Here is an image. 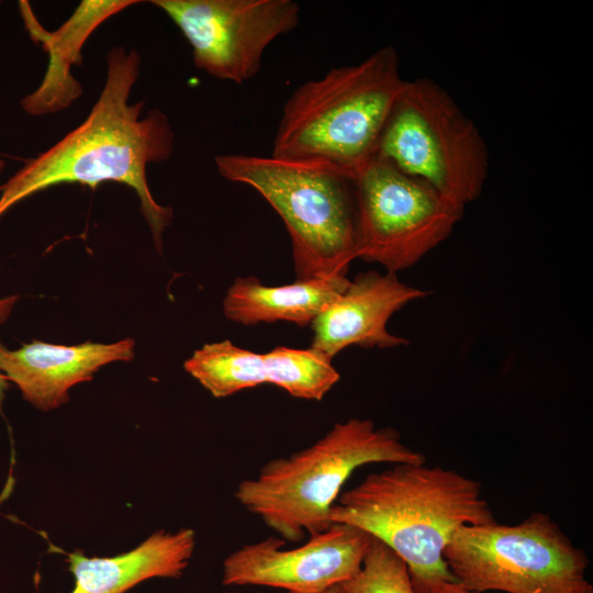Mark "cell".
Here are the masks:
<instances>
[{
  "label": "cell",
  "instance_id": "cell-1",
  "mask_svg": "<svg viewBox=\"0 0 593 593\" xmlns=\"http://www.w3.org/2000/svg\"><path fill=\"white\" fill-rule=\"evenodd\" d=\"M139 68L135 48L115 46L109 51L105 82L89 115L0 186V219L20 201L53 186L94 188L107 181L121 182L137 193L155 247L161 253L172 210L154 199L146 169L148 164L171 156L175 135L163 111L152 109L142 118L144 101L130 104Z\"/></svg>",
  "mask_w": 593,
  "mask_h": 593
},
{
  "label": "cell",
  "instance_id": "cell-2",
  "mask_svg": "<svg viewBox=\"0 0 593 593\" xmlns=\"http://www.w3.org/2000/svg\"><path fill=\"white\" fill-rule=\"evenodd\" d=\"M329 516L391 548L405 562L415 593L457 582L443 553L459 527L496 523L479 481L410 462L370 473L342 492Z\"/></svg>",
  "mask_w": 593,
  "mask_h": 593
},
{
  "label": "cell",
  "instance_id": "cell-3",
  "mask_svg": "<svg viewBox=\"0 0 593 593\" xmlns=\"http://www.w3.org/2000/svg\"><path fill=\"white\" fill-rule=\"evenodd\" d=\"M425 463L391 427L369 418L338 422L311 446L266 462L235 489V500L286 542L326 530L332 506L353 472L369 463Z\"/></svg>",
  "mask_w": 593,
  "mask_h": 593
},
{
  "label": "cell",
  "instance_id": "cell-4",
  "mask_svg": "<svg viewBox=\"0 0 593 593\" xmlns=\"http://www.w3.org/2000/svg\"><path fill=\"white\" fill-rule=\"evenodd\" d=\"M403 82L396 49L385 46L302 83L282 108L271 156L325 163L356 178L376 156Z\"/></svg>",
  "mask_w": 593,
  "mask_h": 593
},
{
  "label": "cell",
  "instance_id": "cell-5",
  "mask_svg": "<svg viewBox=\"0 0 593 593\" xmlns=\"http://www.w3.org/2000/svg\"><path fill=\"white\" fill-rule=\"evenodd\" d=\"M219 174L255 189L291 237L296 280L347 277L357 254L355 178L321 161L223 154Z\"/></svg>",
  "mask_w": 593,
  "mask_h": 593
},
{
  "label": "cell",
  "instance_id": "cell-6",
  "mask_svg": "<svg viewBox=\"0 0 593 593\" xmlns=\"http://www.w3.org/2000/svg\"><path fill=\"white\" fill-rule=\"evenodd\" d=\"M374 158L466 209L489 175L486 143L451 94L429 78L404 80Z\"/></svg>",
  "mask_w": 593,
  "mask_h": 593
},
{
  "label": "cell",
  "instance_id": "cell-7",
  "mask_svg": "<svg viewBox=\"0 0 593 593\" xmlns=\"http://www.w3.org/2000/svg\"><path fill=\"white\" fill-rule=\"evenodd\" d=\"M443 556L456 581L478 593H593L584 550L541 512L515 525L459 527Z\"/></svg>",
  "mask_w": 593,
  "mask_h": 593
},
{
  "label": "cell",
  "instance_id": "cell-8",
  "mask_svg": "<svg viewBox=\"0 0 593 593\" xmlns=\"http://www.w3.org/2000/svg\"><path fill=\"white\" fill-rule=\"evenodd\" d=\"M357 254L398 273L452 233L465 209L427 183L373 158L355 178Z\"/></svg>",
  "mask_w": 593,
  "mask_h": 593
},
{
  "label": "cell",
  "instance_id": "cell-9",
  "mask_svg": "<svg viewBox=\"0 0 593 593\" xmlns=\"http://www.w3.org/2000/svg\"><path fill=\"white\" fill-rule=\"evenodd\" d=\"M192 48L197 68L220 80L255 77L267 47L292 32L301 8L292 0H154Z\"/></svg>",
  "mask_w": 593,
  "mask_h": 593
},
{
  "label": "cell",
  "instance_id": "cell-10",
  "mask_svg": "<svg viewBox=\"0 0 593 593\" xmlns=\"http://www.w3.org/2000/svg\"><path fill=\"white\" fill-rule=\"evenodd\" d=\"M371 538L357 527L339 523L295 548L284 549L283 539L270 536L230 553L223 562L222 584L321 592L343 584L360 570Z\"/></svg>",
  "mask_w": 593,
  "mask_h": 593
},
{
  "label": "cell",
  "instance_id": "cell-11",
  "mask_svg": "<svg viewBox=\"0 0 593 593\" xmlns=\"http://www.w3.org/2000/svg\"><path fill=\"white\" fill-rule=\"evenodd\" d=\"M427 294L403 283L393 272L359 273L312 322L311 347L333 359L353 345L380 349L406 345V338L388 331V322L402 307Z\"/></svg>",
  "mask_w": 593,
  "mask_h": 593
},
{
  "label": "cell",
  "instance_id": "cell-12",
  "mask_svg": "<svg viewBox=\"0 0 593 593\" xmlns=\"http://www.w3.org/2000/svg\"><path fill=\"white\" fill-rule=\"evenodd\" d=\"M134 347L131 338L75 346L33 340L11 350L0 340V371L27 402L41 411H51L68 401L71 387L91 380L101 367L132 360Z\"/></svg>",
  "mask_w": 593,
  "mask_h": 593
},
{
  "label": "cell",
  "instance_id": "cell-13",
  "mask_svg": "<svg viewBox=\"0 0 593 593\" xmlns=\"http://www.w3.org/2000/svg\"><path fill=\"white\" fill-rule=\"evenodd\" d=\"M135 0H85L57 30H45L26 1L20 2L21 15L31 38L48 55V64L38 88L21 100L31 115H46L68 108L81 92L71 67L82 63L81 49L93 31L110 16L137 3Z\"/></svg>",
  "mask_w": 593,
  "mask_h": 593
},
{
  "label": "cell",
  "instance_id": "cell-14",
  "mask_svg": "<svg viewBox=\"0 0 593 593\" xmlns=\"http://www.w3.org/2000/svg\"><path fill=\"white\" fill-rule=\"evenodd\" d=\"M195 534L191 528L176 533L159 530L135 549L111 558H88L79 552L68 555L75 578L70 593H124L150 578L182 575L192 557Z\"/></svg>",
  "mask_w": 593,
  "mask_h": 593
},
{
  "label": "cell",
  "instance_id": "cell-15",
  "mask_svg": "<svg viewBox=\"0 0 593 593\" xmlns=\"http://www.w3.org/2000/svg\"><path fill=\"white\" fill-rule=\"evenodd\" d=\"M347 277L296 280L269 287L256 277H238L223 300L226 318L243 325L291 322L300 326L312 322L347 288Z\"/></svg>",
  "mask_w": 593,
  "mask_h": 593
},
{
  "label": "cell",
  "instance_id": "cell-16",
  "mask_svg": "<svg viewBox=\"0 0 593 593\" xmlns=\"http://www.w3.org/2000/svg\"><path fill=\"white\" fill-rule=\"evenodd\" d=\"M213 396L225 398L260 384H277L278 363L273 351L257 354L230 340L205 344L183 365Z\"/></svg>",
  "mask_w": 593,
  "mask_h": 593
},
{
  "label": "cell",
  "instance_id": "cell-17",
  "mask_svg": "<svg viewBox=\"0 0 593 593\" xmlns=\"http://www.w3.org/2000/svg\"><path fill=\"white\" fill-rule=\"evenodd\" d=\"M342 585L346 593H415L405 562L374 537L360 570Z\"/></svg>",
  "mask_w": 593,
  "mask_h": 593
},
{
  "label": "cell",
  "instance_id": "cell-18",
  "mask_svg": "<svg viewBox=\"0 0 593 593\" xmlns=\"http://www.w3.org/2000/svg\"><path fill=\"white\" fill-rule=\"evenodd\" d=\"M428 593H478L463 588L458 582H445L434 588Z\"/></svg>",
  "mask_w": 593,
  "mask_h": 593
},
{
  "label": "cell",
  "instance_id": "cell-19",
  "mask_svg": "<svg viewBox=\"0 0 593 593\" xmlns=\"http://www.w3.org/2000/svg\"><path fill=\"white\" fill-rule=\"evenodd\" d=\"M18 300V295L0 299V324L8 320Z\"/></svg>",
  "mask_w": 593,
  "mask_h": 593
},
{
  "label": "cell",
  "instance_id": "cell-20",
  "mask_svg": "<svg viewBox=\"0 0 593 593\" xmlns=\"http://www.w3.org/2000/svg\"><path fill=\"white\" fill-rule=\"evenodd\" d=\"M316 593H346L342 584L333 585L326 590Z\"/></svg>",
  "mask_w": 593,
  "mask_h": 593
},
{
  "label": "cell",
  "instance_id": "cell-21",
  "mask_svg": "<svg viewBox=\"0 0 593 593\" xmlns=\"http://www.w3.org/2000/svg\"><path fill=\"white\" fill-rule=\"evenodd\" d=\"M8 387H9L8 379L0 371V399L2 398L4 391L8 389Z\"/></svg>",
  "mask_w": 593,
  "mask_h": 593
},
{
  "label": "cell",
  "instance_id": "cell-22",
  "mask_svg": "<svg viewBox=\"0 0 593 593\" xmlns=\"http://www.w3.org/2000/svg\"><path fill=\"white\" fill-rule=\"evenodd\" d=\"M4 166H5L4 161L0 159V174L3 170Z\"/></svg>",
  "mask_w": 593,
  "mask_h": 593
}]
</instances>
